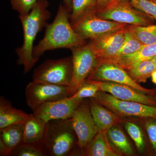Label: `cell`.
Wrapping results in <instances>:
<instances>
[{
  "label": "cell",
  "instance_id": "obj_1",
  "mask_svg": "<svg viewBox=\"0 0 156 156\" xmlns=\"http://www.w3.org/2000/svg\"><path fill=\"white\" fill-rule=\"evenodd\" d=\"M68 13L61 3L53 22L46 26L44 38L34 47L33 56L37 60L46 51L60 48L71 50L84 45L85 40L74 29Z\"/></svg>",
  "mask_w": 156,
  "mask_h": 156
},
{
  "label": "cell",
  "instance_id": "obj_2",
  "mask_svg": "<svg viewBox=\"0 0 156 156\" xmlns=\"http://www.w3.org/2000/svg\"><path fill=\"white\" fill-rule=\"evenodd\" d=\"M49 5L48 0H38L28 14L19 16L23 31V42L16 52L17 62L23 66L25 73L30 71L37 61L33 56L34 43L38 33L48 25L47 21L51 16L48 9Z\"/></svg>",
  "mask_w": 156,
  "mask_h": 156
},
{
  "label": "cell",
  "instance_id": "obj_3",
  "mask_svg": "<svg viewBox=\"0 0 156 156\" xmlns=\"http://www.w3.org/2000/svg\"><path fill=\"white\" fill-rule=\"evenodd\" d=\"M43 144L49 155H72L78 144L70 118L48 122Z\"/></svg>",
  "mask_w": 156,
  "mask_h": 156
},
{
  "label": "cell",
  "instance_id": "obj_4",
  "mask_svg": "<svg viewBox=\"0 0 156 156\" xmlns=\"http://www.w3.org/2000/svg\"><path fill=\"white\" fill-rule=\"evenodd\" d=\"M98 17L130 25L146 26L152 25L154 19L150 15L134 8L125 1H113L95 12Z\"/></svg>",
  "mask_w": 156,
  "mask_h": 156
},
{
  "label": "cell",
  "instance_id": "obj_5",
  "mask_svg": "<svg viewBox=\"0 0 156 156\" xmlns=\"http://www.w3.org/2000/svg\"><path fill=\"white\" fill-rule=\"evenodd\" d=\"M72 76L71 56L44 62L34 70L33 80L52 85L69 87Z\"/></svg>",
  "mask_w": 156,
  "mask_h": 156
},
{
  "label": "cell",
  "instance_id": "obj_6",
  "mask_svg": "<svg viewBox=\"0 0 156 156\" xmlns=\"http://www.w3.org/2000/svg\"><path fill=\"white\" fill-rule=\"evenodd\" d=\"M121 118L134 117L156 119V107L134 101L120 100L106 92L99 90L92 98Z\"/></svg>",
  "mask_w": 156,
  "mask_h": 156
},
{
  "label": "cell",
  "instance_id": "obj_7",
  "mask_svg": "<svg viewBox=\"0 0 156 156\" xmlns=\"http://www.w3.org/2000/svg\"><path fill=\"white\" fill-rule=\"evenodd\" d=\"M71 50L73 76L69 87L71 96L86 82L98 62L97 56L89 44L73 48Z\"/></svg>",
  "mask_w": 156,
  "mask_h": 156
},
{
  "label": "cell",
  "instance_id": "obj_8",
  "mask_svg": "<svg viewBox=\"0 0 156 156\" xmlns=\"http://www.w3.org/2000/svg\"><path fill=\"white\" fill-rule=\"evenodd\" d=\"M70 96L69 87L46 83L34 80L25 89L27 103L33 111L43 104Z\"/></svg>",
  "mask_w": 156,
  "mask_h": 156
},
{
  "label": "cell",
  "instance_id": "obj_9",
  "mask_svg": "<svg viewBox=\"0 0 156 156\" xmlns=\"http://www.w3.org/2000/svg\"><path fill=\"white\" fill-rule=\"evenodd\" d=\"M127 24L101 19L95 12L85 15L73 25L75 30L84 40L98 37L106 34L121 30Z\"/></svg>",
  "mask_w": 156,
  "mask_h": 156
},
{
  "label": "cell",
  "instance_id": "obj_10",
  "mask_svg": "<svg viewBox=\"0 0 156 156\" xmlns=\"http://www.w3.org/2000/svg\"><path fill=\"white\" fill-rule=\"evenodd\" d=\"M107 81L129 86L137 91L153 95L151 89H146L135 82L126 70L118 65L107 61H98L87 80Z\"/></svg>",
  "mask_w": 156,
  "mask_h": 156
},
{
  "label": "cell",
  "instance_id": "obj_11",
  "mask_svg": "<svg viewBox=\"0 0 156 156\" xmlns=\"http://www.w3.org/2000/svg\"><path fill=\"white\" fill-rule=\"evenodd\" d=\"M70 119L81 151L98 132L91 113L89 101H83Z\"/></svg>",
  "mask_w": 156,
  "mask_h": 156
},
{
  "label": "cell",
  "instance_id": "obj_12",
  "mask_svg": "<svg viewBox=\"0 0 156 156\" xmlns=\"http://www.w3.org/2000/svg\"><path fill=\"white\" fill-rule=\"evenodd\" d=\"M83 101L77 100L69 96L46 102L33 111V114L46 122L51 120L70 119Z\"/></svg>",
  "mask_w": 156,
  "mask_h": 156
},
{
  "label": "cell",
  "instance_id": "obj_13",
  "mask_svg": "<svg viewBox=\"0 0 156 156\" xmlns=\"http://www.w3.org/2000/svg\"><path fill=\"white\" fill-rule=\"evenodd\" d=\"M87 80L97 85L100 91L107 92L118 99L156 107V98L152 95L146 94L129 86L114 82Z\"/></svg>",
  "mask_w": 156,
  "mask_h": 156
},
{
  "label": "cell",
  "instance_id": "obj_14",
  "mask_svg": "<svg viewBox=\"0 0 156 156\" xmlns=\"http://www.w3.org/2000/svg\"><path fill=\"white\" fill-rule=\"evenodd\" d=\"M126 27L91 40L89 44L98 61L115 58L124 43Z\"/></svg>",
  "mask_w": 156,
  "mask_h": 156
},
{
  "label": "cell",
  "instance_id": "obj_15",
  "mask_svg": "<svg viewBox=\"0 0 156 156\" xmlns=\"http://www.w3.org/2000/svg\"><path fill=\"white\" fill-rule=\"evenodd\" d=\"M92 117L98 131L107 133L109 129L126 121L108 108L98 103L92 98L89 101Z\"/></svg>",
  "mask_w": 156,
  "mask_h": 156
},
{
  "label": "cell",
  "instance_id": "obj_16",
  "mask_svg": "<svg viewBox=\"0 0 156 156\" xmlns=\"http://www.w3.org/2000/svg\"><path fill=\"white\" fill-rule=\"evenodd\" d=\"M82 155L88 156H122L111 144L106 132L98 131L83 150Z\"/></svg>",
  "mask_w": 156,
  "mask_h": 156
},
{
  "label": "cell",
  "instance_id": "obj_17",
  "mask_svg": "<svg viewBox=\"0 0 156 156\" xmlns=\"http://www.w3.org/2000/svg\"><path fill=\"white\" fill-rule=\"evenodd\" d=\"M24 143L42 144L47 131L48 122L34 114L22 123Z\"/></svg>",
  "mask_w": 156,
  "mask_h": 156
},
{
  "label": "cell",
  "instance_id": "obj_18",
  "mask_svg": "<svg viewBox=\"0 0 156 156\" xmlns=\"http://www.w3.org/2000/svg\"><path fill=\"white\" fill-rule=\"evenodd\" d=\"M30 116L11 105L4 97L0 99V129L11 125L22 124Z\"/></svg>",
  "mask_w": 156,
  "mask_h": 156
},
{
  "label": "cell",
  "instance_id": "obj_19",
  "mask_svg": "<svg viewBox=\"0 0 156 156\" xmlns=\"http://www.w3.org/2000/svg\"><path fill=\"white\" fill-rule=\"evenodd\" d=\"M156 56V42L151 44L144 45L142 48L135 53L122 58L109 61H103L114 63L126 70L140 62L151 59Z\"/></svg>",
  "mask_w": 156,
  "mask_h": 156
},
{
  "label": "cell",
  "instance_id": "obj_20",
  "mask_svg": "<svg viewBox=\"0 0 156 156\" xmlns=\"http://www.w3.org/2000/svg\"><path fill=\"white\" fill-rule=\"evenodd\" d=\"M0 142L12 153L23 142L22 124L11 125L0 129Z\"/></svg>",
  "mask_w": 156,
  "mask_h": 156
},
{
  "label": "cell",
  "instance_id": "obj_21",
  "mask_svg": "<svg viewBox=\"0 0 156 156\" xmlns=\"http://www.w3.org/2000/svg\"><path fill=\"white\" fill-rule=\"evenodd\" d=\"M107 134L111 144L121 155H134V150L127 136L117 125L110 128Z\"/></svg>",
  "mask_w": 156,
  "mask_h": 156
},
{
  "label": "cell",
  "instance_id": "obj_22",
  "mask_svg": "<svg viewBox=\"0 0 156 156\" xmlns=\"http://www.w3.org/2000/svg\"><path fill=\"white\" fill-rule=\"evenodd\" d=\"M98 0H72L70 15L72 25L85 15L95 12L97 10Z\"/></svg>",
  "mask_w": 156,
  "mask_h": 156
},
{
  "label": "cell",
  "instance_id": "obj_23",
  "mask_svg": "<svg viewBox=\"0 0 156 156\" xmlns=\"http://www.w3.org/2000/svg\"><path fill=\"white\" fill-rule=\"evenodd\" d=\"M156 70L155 65L151 59L144 60L126 70L128 75L138 83H145Z\"/></svg>",
  "mask_w": 156,
  "mask_h": 156
},
{
  "label": "cell",
  "instance_id": "obj_24",
  "mask_svg": "<svg viewBox=\"0 0 156 156\" xmlns=\"http://www.w3.org/2000/svg\"><path fill=\"white\" fill-rule=\"evenodd\" d=\"M144 46V44L134 36L127 26L125 28V40L122 48L114 58L107 61L114 60L130 55L138 51Z\"/></svg>",
  "mask_w": 156,
  "mask_h": 156
},
{
  "label": "cell",
  "instance_id": "obj_25",
  "mask_svg": "<svg viewBox=\"0 0 156 156\" xmlns=\"http://www.w3.org/2000/svg\"><path fill=\"white\" fill-rule=\"evenodd\" d=\"M134 36L144 45L151 44L156 42V24L140 26H127Z\"/></svg>",
  "mask_w": 156,
  "mask_h": 156
},
{
  "label": "cell",
  "instance_id": "obj_26",
  "mask_svg": "<svg viewBox=\"0 0 156 156\" xmlns=\"http://www.w3.org/2000/svg\"><path fill=\"white\" fill-rule=\"evenodd\" d=\"M124 123L125 129L133 140L137 151L139 153H143L145 150L146 144L144 135L141 128L133 122L126 121Z\"/></svg>",
  "mask_w": 156,
  "mask_h": 156
},
{
  "label": "cell",
  "instance_id": "obj_27",
  "mask_svg": "<svg viewBox=\"0 0 156 156\" xmlns=\"http://www.w3.org/2000/svg\"><path fill=\"white\" fill-rule=\"evenodd\" d=\"M48 154L42 144L23 143L12 152L11 156H45Z\"/></svg>",
  "mask_w": 156,
  "mask_h": 156
},
{
  "label": "cell",
  "instance_id": "obj_28",
  "mask_svg": "<svg viewBox=\"0 0 156 156\" xmlns=\"http://www.w3.org/2000/svg\"><path fill=\"white\" fill-rule=\"evenodd\" d=\"M99 91L98 86L89 80H87L80 87L72 97L77 100L83 101L87 98H92Z\"/></svg>",
  "mask_w": 156,
  "mask_h": 156
},
{
  "label": "cell",
  "instance_id": "obj_29",
  "mask_svg": "<svg viewBox=\"0 0 156 156\" xmlns=\"http://www.w3.org/2000/svg\"><path fill=\"white\" fill-rule=\"evenodd\" d=\"M12 9L20 16L28 14L37 4L38 0H9Z\"/></svg>",
  "mask_w": 156,
  "mask_h": 156
},
{
  "label": "cell",
  "instance_id": "obj_30",
  "mask_svg": "<svg viewBox=\"0 0 156 156\" xmlns=\"http://www.w3.org/2000/svg\"><path fill=\"white\" fill-rule=\"evenodd\" d=\"M134 8L151 16L156 20V3L149 0H131Z\"/></svg>",
  "mask_w": 156,
  "mask_h": 156
},
{
  "label": "cell",
  "instance_id": "obj_31",
  "mask_svg": "<svg viewBox=\"0 0 156 156\" xmlns=\"http://www.w3.org/2000/svg\"><path fill=\"white\" fill-rule=\"evenodd\" d=\"M144 126L153 148L156 152V121H144Z\"/></svg>",
  "mask_w": 156,
  "mask_h": 156
},
{
  "label": "cell",
  "instance_id": "obj_32",
  "mask_svg": "<svg viewBox=\"0 0 156 156\" xmlns=\"http://www.w3.org/2000/svg\"><path fill=\"white\" fill-rule=\"evenodd\" d=\"M115 0H98L97 10L102 9Z\"/></svg>",
  "mask_w": 156,
  "mask_h": 156
},
{
  "label": "cell",
  "instance_id": "obj_33",
  "mask_svg": "<svg viewBox=\"0 0 156 156\" xmlns=\"http://www.w3.org/2000/svg\"><path fill=\"white\" fill-rule=\"evenodd\" d=\"M64 6L68 13L71 12L72 7V0H63Z\"/></svg>",
  "mask_w": 156,
  "mask_h": 156
},
{
  "label": "cell",
  "instance_id": "obj_34",
  "mask_svg": "<svg viewBox=\"0 0 156 156\" xmlns=\"http://www.w3.org/2000/svg\"><path fill=\"white\" fill-rule=\"evenodd\" d=\"M152 80L154 83L156 84V70L154 71L152 73L151 76Z\"/></svg>",
  "mask_w": 156,
  "mask_h": 156
},
{
  "label": "cell",
  "instance_id": "obj_35",
  "mask_svg": "<svg viewBox=\"0 0 156 156\" xmlns=\"http://www.w3.org/2000/svg\"><path fill=\"white\" fill-rule=\"evenodd\" d=\"M152 60L153 61L155 65L156 66V56L153 57V58H151Z\"/></svg>",
  "mask_w": 156,
  "mask_h": 156
},
{
  "label": "cell",
  "instance_id": "obj_36",
  "mask_svg": "<svg viewBox=\"0 0 156 156\" xmlns=\"http://www.w3.org/2000/svg\"><path fill=\"white\" fill-rule=\"evenodd\" d=\"M149 1H151V2H154L156 3V0H149Z\"/></svg>",
  "mask_w": 156,
  "mask_h": 156
},
{
  "label": "cell",
  "instance_id": "obj_37",
  "mask_svg": "<svg viewBox=\"0 0 156 156\" xmlns=\"http://www.w3.org/2000/svg\"><path fill=\"white\" fill-rule=\"evenodd\" d=\"M115 1H119H119H127V0H115Z\"/></svg>",
  "mask_w": 156,
  "mask_h": 156
}]
</instances>
